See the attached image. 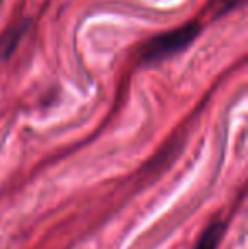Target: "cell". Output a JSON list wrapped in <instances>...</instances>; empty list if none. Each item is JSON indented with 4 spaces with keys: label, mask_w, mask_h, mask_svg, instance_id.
Masks as SVG:
<instances>
[{
    "label": "cell",
    "mask_w": 248,
    "mask_h": 249,
    "mask_svg": "<svg viewBox=\"0 0 248 249\" xmlns=\"http://www.w3.org/2000/svg\"><path fill=\"white\" fill-rule=\"evenodd\" d=\"M223 232H225V224H223L221 220L212 222L211 226L204 231V234L201 236L195 249H216L219 241H221Z\"/></svg>",
    "instance_id": "obj_2"
},
{
    "label": "cell",
    "mask_w": 248,
    "mask_h": 249,
    "mask_svg": "<svg viewBox=\"0 0 248 249\" xmlns=\"http://www.w3.org/2000/svg\"><path fill=\"white\" fill-rule=\"evenodd\" d=\"M242 2H243V0H211V3H209V9L212 10V14H214V16H219V14L233 9V7H236L238 3H242Z\"/></svg>",
    "instance_id": "obj_3"
},
{
    "label": "cell",
    "mask_w": 248,
    "mask_h": 249,
    "mask_svg": "<svg viewBox=\"0 0 248 249\" xmlns=\"http://www.w3.org/2000/svg\"><path fill=\"white\" fill-rule=\"evenodd\" d=\"M199 29L201 27H199L197 22H189L182 27H177V29L153 37L141 50V59L143 61H158V59L169 58L175 53L186 50L195 39Z\"/></svg>",
    "instance_id": "obj_1"
}]
</instances>
